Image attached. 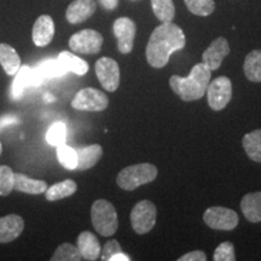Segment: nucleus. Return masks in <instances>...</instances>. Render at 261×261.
<instances>
[{"label":"nucleus","instance_id":"1","mask_svg":"<svg viewBox=\"0 0 261 261\" xmlns=\"http://www.w3.org/2000/svg\"><path fill=\"white\" fill-rule=\"evenodd\" d=\"M187 39L179 25L166 22L154 29L146 45V61L152 68L160 69L169 62L174 52L185 47Z\"/></svg>","mask_w":261,"mask_h":261},{"label":"nucleus","instance_id":"2","mask_svg":"<svg viewBox=\"0 0 261 261\" xmlns=\"http://www.w3.org/2000/svg\"><path fill=\"white\" fill-rule=\"evenodd\" d=\"M212 70L204 63H197L192 67L190 74L187 77L173 75L169 79V86L173 92L184 100L201 99L207 92V87L211 83Z\"/></svg>","mask_w":261,"mask_h":261},{"label":"nucleus","instance_id":"3","mask_svg":"<svg viewBox=\"0 0 261 261\" xmlns=\"http://www.w3.org/2000/svg\"><path fill=\"white\" fill-rule=\"evenodd\" d=\"M158 174L156 166L151 163H138L123 168L117 175L116 184L123 190L132 191L142 185L154 181Z\"/></svg>","mask_w":261,"mask_h":261},{"label":"nucleus","instance_id":"4","mask_svg":"<svg viewBox=\"0 0 261 261\" xmlns=\"http://www.w3.org/2000/svg\"><path fill=\"white\" fill-rule=\"evenodd\" d=\"M91 220L94 230L104 237H110L119 227L115 207L107 200H97L91 208Z\"/></svg>","mask_w":261,"mask_h":261},{"label":"nucleus","instance_id":"5","mask_svg":"<svg viewBox=\"0 0 261 261\" xmlns=\"http://www.w3.org/2000/svg\"><path fill=\"white\" fill-rule=\"evenodd\" d=\"M158 210L151 201L143 200L137 203L130 212V225L138 234H145L152 230L156 224Z\"/></svg>","mask_w":261,"mask_h":261},{"label":"nucleus","instance_id":"6","mask_svg":"<svg viewBox=\"0 0 261 261\" xmlns=\"http://www.w3.org/2000/svg\"><path fill=\"white\" fill-rule=\"evenodd\" d=\"M109 106V98L102 91L87 87L80 90L71 100V107L80 112H103Z\"/></svg>","mask_w":261,"mask_h":261},{"label":"nucleus","instance_id":"7","mask_svg":"<svg viewBox=\"0 0 261 261\" xmlns=\"http://www.w3.org/2000/svg\"><path fill=\"white\" fill-rule=\"evenodd\" d=\"M232 98V84L227 76H219L207 87V99L211 109L220 112L225 109Z\"/></svg>","mask_w":261,"mask_h":261},{"label":"nucleus","instance_id":"8","mask_svg":"<svg viewBox=\"0 0 261 261\" xmlns=\"http://www.w3.org/2000/svg\"><path fill=\"white\" fill-rule=\"evenodd\" d=\"M103 45V37L100 33L93 29H84L75 33L69 39L71 51L84 55H96Z\"/></svg>","mask_w":261,"mask_h":261},{"label":"nucleus","instance_id":"9","mask_svg":"<svg viewBox=\"0 0 261 261\" xmlns=\"http://www.w3.org/2000/svg\"><path fill=\"white\" fill-rule=\"evenodd\" d=\"M96 75L100 85L108 92H115L120 85V68L115 60L102 57L96 62Z\"/></svg>","mask_w":261,"mask_h":261},{"label":"nucleus","instance_id":"10","mask_svg":"<svg viewBox=\"0 0 261 261\" xmlns=\"http://www.w3.org/2000/svg\"><path fill=\"white\" fill-rule=\"evenodd\" d=\"M203 221L214 230L230 231L238 225V215L225 207H211L204 212Z\"/></svg>","mask_w":261,"mask_h":261},{"label":"nucleus","instance_id":"11","mask_svg":"<svg viewBox=\"0 0 261 261\" xmlns=\"http://www.w3.org/2000/svg\"><path fill=\"white\" fill-rule=\"evenodd\" d=\"M114 35L117 39V48L123 55L130 54L135 45L137 33L136 23L128 17H120L114 22Z\"/></svg>","mask_w":261,"mask_h":261},{"label":"nucleus","instance_id":"12","mask_svg":"<svg viewBox=\"0 0 261 261\" xmlns=\"http://www.w3.org/2000/svg\"><path fill=\"white\" fill-rule=\"evenodd\" d=\"M230 54V46L225 38L219 37L212 41V44L208 46L207 50L202 55V63L207 65L210 69L217 70L223 63L224 58Z\"/></svg>","mask_w":261,"mask_h":261},{"label":"nucleus","instance_id":"13","mask_svg":"<svg viewBox=\"0 0 261 261\" xmlns=\"http://www.w3.org/2000/svg\"><path fill=\"white\" fill-rule=\"evenodd\" d=\"M42 81L39 77V75L35 71V68H31L28 65L21 67L16 73V77L12 84V98L14 99H19L23 96L24 90L27 87L39 86L41 85Z\"/></svg>","mask_w":261,"mask_h":261},{"label":"nucleus","instance_id":"14","mask_svg":"<svg viewBox=\"0 0 261 261\" xmlns=\"http://www.w3.org/2000/svg\"><path fill=\"white\" fill-rule=\"evenodd\" d=\"M97 4L94 0H74L68 6L65 17L71 24H79L89 19L96 12Z\"/></svg>","mask_w":261,"mask_h":261},{"label":"nucleus","instance_id":"15","mask_svg":"<svg viewBox=\"0 0 261 261\" xmlns=\"http://www.w3.org/2000/svg\"><path fill=\"white\" fill-rule=\"evenodd\" d=\"M24 221L19 215L10 214L0 218V243H10L23 232Z\"/></svg>","mask_w":261,"mask_h":261},{"label":"nucleus","instance_id":"16","mask_svg":"<svg viewBox=\"0 0 261 261\" xmlns=\"http://www.w3.org/2000/svg\"><path fill=\"white\" fill-rule=\"evenodd\" d=\"M55 35V23L48 15H42L35 21L33 27V41L39 47H44L50 44Z\"/></svg>","mask_w":261,"mask_h":261},{"label":"nucleus","instance_id":"17","mask_svg":"<svg viewBox=\"0 0 261 261\" xmlns=\"http://www.w3.org/2000/svg\"><path fill=\"white\" fill-rule=\"evenodd\" d=\"M76 247L84 260H97L100 256V252H102V247H100L99 241L90 231H84V232L79 234Z\"/></svg>","mask_w":261,"mask_h":261},{"label":"nucleus","instance_id":"18","mask_svg":"<svg viewBox=\"0 0 261 261\" xmlns=\"http://www.w3.org/2000/svg\"><path fill=\"white\" fill-rule=\"evenodd\" d=\"M241 210L244 218L250 223L261 221V191L250 192L243 196L241 201Z\"/></svg>","mask_w":261,"mask_h":261},{"label":"nucleus","instance_id":"19","mask_svg":"<svg viewBox=\"0 0 261 261\" xmlns=\"http://www.w3.org/2000/svg\"><path fill=\"white\" fill-rule=\"evenodd\" d=\"M47 182L38 179H32L22 173L14 174V190L24 192L29 195H40L44 194L47 189Z\"/></svg>","mask_w":261,"mask_h":261},{"label":"nucleus","instance_id":"20","mask_svg":"<svg viewBox=\"0 0 261 261\" xmlns=\"http://www.w3.org/2000/svg\"><path fill=\"white\" fill-rule=\"evenodd\" d=\"M77 166L76 169L80 171H85V169L92 168L93 166H96L98 161L103 155V149L99 144H92L89 146H85V148L77 149Z\"/></svg>","mask_w":261,"mask_h":261},{"label":"nucleus","instance_id":"21","mask_svg":"<svg viewBox=\"0 0 261 261\" xmlns=\"http://www.w3.org/2000/svg\"><path fill=\"white\" fill-rule=\"evenodd\" d=\"M0 64L8 75H16L21 68V58L12 46L9 44H0Z\"/></svg>","mask_w":261,"mask_h":261},{"label":"nucleus","instance_id":"22","mask_svg":"<svg viewBox=\"0 0 261 261\" xmlns=\"http://www.w3.org/2000/svg\"><path fill=\"white\" fill-rule=\"evenodd\" d=\"M243 70L248 80L261 83V50H254L247 55Z\"/></svg>","mask_w":261,"mask_h":261},{"label":"nucleus","instance_id":"23","mask_svg":"<svg viewBox=\"0 0 261 261\" xmlns=\"http://www.w3.org/2000/svg\"><path fill=\"white\" fill-rule=\"evenodd\" d=\"M57 60L61 62V64L65 68V70L80 75V76H83V75L89 71V64H87V62L84 61L83 58L75 56L74 54H71L69 51L61 52Z\"/></svg>","mask_w":261,"mask_h":261},{"label":"nucleus","instance_id":"24","mask_svg":"<svg viewBox=\"0 0 261 261\" xmlns=\"http://www.w3.org/2000/svg\"><path fill=\"white\" fill-rule=\"evenodd\" d=\"M77 190L76 182L71 179H65V180L57 182V184L52 185V187L47 188L45 191V196H46L47 201H58L62 198L69 197L75 191Z\"/></svg>","mask_w":261,"mask_h":261},{"label":"nucleus","instance_id":"25","mask_svg":"<svg viewBox=\"0 0 261 261\" xmlns=\"http://www.w3.org/2000/svg\"><path fill=\"white\" fill-rule=\"evenodd\" d=\"M246 154L254 162L261 163V129H255L247 133L242 139Z\"/></svg>","mask_w":261,"mask_h":261},{"label":"nucleus","instance_id":"26","mask_svg":"<svg viewBox=\"0 0 261 261\" xmlns=\"http://www.w3.org/2000/svg\"><path fill=\"white\" fill-rule=\"evenodd\" d=\"M35 71H37V74L39 75V77H40L42 83H44L45 80L63 76L65 73H68L58 60L44 61L41 64H39L38 67L35 68Z\"/></svg>","mask_w":261,"mask_h":261},{"label":"nucleus","instance_id":"27","mask_svg":"<svg viewBox=\"0 0 261 261\" xmlns=\"http://www.w3.org/2000/svg\"><path fill=\"white\" fill-rule=\"evenodd\" d=\"M152 11L160 22H172L175 16V8L173 0H151Z\"/></svg>","mask_w":261,"mask_h":261},{"label":"nucleus","instance_id":"28","mask_svg":"<svg viewBox=\"0 0 261 261\" xmlns=\"http://www.w3.org/2000/svg\"><path fill=\"white\" fill-rule=\"evenodd\" d=\"M57 158L58 161L65 169H69V171H74L76 169L77 166V154L76 150H74L71 146L62 144L57 146Z\"/></svg>","mask_w":261,"mask_h":261},{"label":"nucleus","instance_id":"29","mask_svg":"<svg viewBox=\"0 0 261 261\" xmlns=\"http://www.w3.org/2000/svg\"><path fill=\"white\" fill-rule=\"evenodd\" d=\"M83 257L80 255L77 247L70 243H63L57 248L56 252L51 257V261H80Z\"/></svg>","mask_w":261,"mask_h":261},{"label":"nucleus","instance_id":"30","mask_svg":"<svg viewBox=\"0 0 261 261\" xmlns=\"http://www.w3.org/2000/svg\"><path fill=\"white\" fill-rule=\"evenodd\" d=\"M189 11L196 16H210L215 9L214 0H184Z\"/></svg>","mask_w":261,"mask_h":261},{"label":"nucleus","instance_id":"31","mask_svg":"<svg viewBox=\"0 0 261 261\" xmlns=\"http://www.w3.org/2000/svg\"><path fill=\"white\" fill-rule=\"evenodd\" d=\"M65 139H67V126H65V123L61 121L55 122L47 130V143L52 146H60L64 144Z\"/></svg>","mask_w":261,"mask_h":261},{"label":"nucleus","instance_id":"32","mask_svg":"<svg viewBox=\"0 0 261 261\" xmlns=\"http://www.w3.org/2000/svg\"><path fill=\"white\" fill-rule=\"evenodd\" d=\"M14 174L8 166H0V196H9L14 190Z\"/></svg>","mask_w":261,"mask_h":261},{"label":"nucleus","instance_id":"33","mask_svg":"<svg viewBox=\"0 0 261 261\" xmlns=\"http://www.w3.org/2000/svg\"><path fill=\"white\" fill-rule=\"evenodd\" d=\"M214 261H233L236 260L234 255V247L231 242H223L218 246L214 252Z\"/></svg>","mask_w":261,"mask_h":261},{"label":"nucleus","instance_id":"34","mask_svg":"<svg viewBox=\"0 0 261 261\" xmlns=\"http://www.w3.org/2000/svg\"><path fill=\"white\" fill-rule=\"evenodd\" d=\"M122 252L121 246L116 240H110L104 244L102 252H100V260L103 261H109L110 256H113L114 254Z\"/></svg>","mask_w":261,"mask_h":261},{"label":"nucleus","instance_id":"35","mask_svg":"<svg viewBox=\"0 0 261 261\" xmlns=\"http://www.w3.org/2000/svg\"><path fill=\"white\" fill-rule=\"evenodd\" d=\"M207 260V255L202 250H194V252L187 253L180 256L178 261H205Z\"/></svg>","mask_w":261,"mask_h":261},{"label":"nucleus","instance_id":"36","mask_svg":"<svg viewBox=\"0 0 261 261\" xmlns=\"http://www.w3.org/2000/svg\"><path fill=\"white\" fill-rule=\"evenodd\" d=\"M18 121H19L18 116H16L15 114H8V115L2 116V117H0V130H2L6 126L17 123Z\"/></svg>","mask_w":261,"mask_h":261},{"label":"nucleus","instance_id":"37","mask_svg":"<svg viewBox=\"0 0 261 261\" xmlns=\"http://www.w3.org/2000/svg\"><path fill=\"white\" fill-rule=\"evenodd\" d=\"M98 2L107 10H115L116 6L119 5V0H98Z\"/></svg>","mask_w":261,"mask_h":261},{"label":"nucleus","instance_id":"38","mask_svg":"<svg viewBox=\"0 0 261 261\" xmlns=\"http://www.w3.org/2000/svg\"><path fill=\"white\" fill-rule=\"evenodd\" d=\"M129 260L130 257L128 255H126V254H123L122 252L114 254V255L110 256L109 259V261H129Z\"/></svg>","mask_w":261,"mask_h":261},{"label":"nucleus","instance_id":"39","mask_svg":"<svg viewBox=\"0 0 261 261\" xmlns=\"http://www.w3.org/2000/svg\"><path fill=\"white\" fill-rule=\"evenodd\" d=\"M2 150H3V145H2V143H0V155H2Z\"/></svg>","mask_w":261,"mask_h":261}]
</instances>
